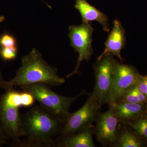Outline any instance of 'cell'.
<instances>
[{
    "label": "cell",
    "mask_w": 147,
    "mask_h": 147,
    "mask_svg": "<svg viewBox=\"0 0 147 147\" xmlns=\"http://www.w3.org/2000/svg\"><path fill=\"white\" fill-rule=\"evenodd\" d=\"M113 106L115 109L119 122L122 124L146 113L147 107L145 104L118 101Z\"/></svg>",
    "instance_id": "4fadbf2b"
},
{
    "label": "cell",
    "mask_w": 147,
    "mask_h": 147,
    "mask_svg": "<svg viewBox=\"0 0 147 147\" xmlns=\"http://www.w3.org/2000/svg\"><path fill=\"white\" fill-rule=\"evenodd\" d=\"M133 86L131 87L130 88L126 91L121 96L118 101H124L131 103L141 104L134 93L133 88Z\"/></svg>",
    "instance_id": "e0dca14e"
},
{
    "label": "cell",
    "mask_w": 147,
    "mask_h": 147,
    "mask_svg": "<svg viewBox=\"0 0 147 147\" xmlns=\"http://www.w3.org/2000/svg\"><path fill=\"white\" fill-rule=\"evenodd\" d=\"M21 88L24 91L31 94L42 107L63 119L70 114L69 108L71 104L79 96L86 94L85 92H82L74 97L63 96L53 92L46 84L39 83Z\"/></svg>",
    "instance_id": "3957f363"
},
{
    "label": "cell",
    "mask_w": 147,
    "mask_h": 147,
    "mask_svg": "<svg viewBox=\"0 0 147 147\" xmlns=\"http://www.w3.org/2000/svg\"><path fill=\"white\" fill-rule=\"evenodd\" d=\"M6 139H7L3 132L2 129L1 123H0V146H2L3 145L8 144L7 141H6Z\"/></svg>",
    "instance_id": "44dd1931"
},
{
    "label": "cell",
    "mask_w": 147,
    "mask_h": 147,
    "mask_svg": "<svg viewBox=\"0 0 147 147\" xmlns=\"http://www.w3.org/2000/svg\"><path fill=\"white\" fill-rule=\"evenodd\" d=\"M65 82V79L58 75L57 69L48 64L39 51L34 48L22 58L21 66L16 76L10 81H5L4 89L38 83L57 87Z\"/></svg>",
    "instance_id": "7a4b0ae2"
},
{
    "label": "cell",
    "mask_w": 147,
    "mask_h": 147,
    "mask_svg": "<svg viewBox=\"0 0 147 147\" xmlns=\"http://www.w3.org/2000/svg\"><path fill=\"white\" fill-rule=\"evenodd\" d=\"M65 119L41 105L33 107L20 115L19 136L25 138L18 146L51 147L56 146L60 136Z\"/></svg>",
    "instance_id": "6da1fadb"
},
{
    "label": "cell",
    "mask_w": 147,
    "mask_h": 147,
    "mask_svg": "<svg viewBox=\"0 0 147 147\" xmlns=\"http://www.w3.org/2000/svg\"><path fill=\"white\" fill-rule=\"evenodd\" d=\"M122 128H118L117 138L114 147H141L144 146L142 140L137 133L129 129L125 125Z\"/></svg>",
    "instance_id": "5bb4252c"
},
{
    "label": "cell",
    "mask_w": 147,
    "mask_h": 147,
    "mask_svg": "<svg viewBox=\"0 0 147 147\" xmlns=\"http://www.w3.org/2000/svg\"><path fill=\"white\" fill-rule=\"evenodd\" d=\"M17 49L16 47H1L0 56L5 61L13 60L17 57Z\"/></svg>",
    "instance_id": "2e32d148"
},
{
    "label": "cell",
    "mask_w": 147,
    "mask_h": 147,
    "mask_svg": "<svg viewBox=\"0 0 147 147\" xmlns=\"http://www.w3.org/2000/svg\"><path fill=\"white\" fill-rule=\"evenodd\" d=\"M5 81L3 79L1 73L0 71V88L4 89L5 85Z\"/></svg>",
    "instance_id": "7402d4cb"
},
{
    "label": "cell",
    "mask_w": 147,
    "mask_h": 147,
    "mask_svg": "<svg viewBox=\"0 0 147 147\" xmlns=\"http://www.w3.org/2000/svg\"><path fill=\"white\" fill-rule=\"evenodd\" d=\"M116 60L111 53L105 54L95 64V84L92 94L100 106L107 103L114 79V67Z\"/></svg>",
    "instance_id": "277c9868"
},
{
    "label": "cell",
    "mask_w": 147,
    "mask_h": 147,
    "mask_svg": "<svg viewBox=\"0 0 147 147\" xmlns=\"http://www.w3.org/2000/svg\"><path fill=\"white\" fill-rule=\"evenodd\" d=\"M69 30L70 45L74 48L75 52L79 53V58L76 68L72 73L67 76V78L79 73V69L81 62L84 60L89 61L90 59L93 54L92 35L94 29L90 23H83L79 26H70Z\"/></svg>",
    "instance_id": "8992f818"
},
{
    "label": "cell",
    "mask_w": 147,
    "mask_h": 147,
    "mask_svg": "<svg viewBox=\"0 0 147 147\" xmlns=\"http://www.w3.org/2000/svg\"><path fill=\"white\" fill-rule=\"evenodd\" d=\"M101 106L91 94L82 108L71 114L65 119L63 128L59 139L66 137L92 125L100 113Z\"/></svg>",
    "instance_id": "5b68a950"
},
{
    "label": "cell",
    "mask_w": 147,
    "mask_h": 147,
    "mask_svg": "<svg viewBox=\"0 0 147 147\" xmlns=\"http://www.w3.org/2000/svg\"><path fill=\"white\" fill-rule=\"evenodd\" d=\"M95 121L94 134L97 141L103 146L114 147L117 138L119 122L114 106H110L108 111L99 113Z\"/></svg>",
    "instance_id": "ba28073f"
},
{
    "label": "cell",
    "mask_w": 147,
    "mask_h": 147,
    "mask_svg": "<svg viewBox=\"0 0 147 147\" xmlns=\"http://www.w3.org/2000/svg\"><path fill=\"white\" fill-rule=\"evenodd\" d=\"M125 30L118 20L113 22V26L105 43L104 51L98 57L97 61L99 60L105 54L110 53L118 57L122 63V58L121 52L124 48L126 42Z\"/></svg>",
    "instance_id": "30bf717a"
},
{
    "label": "cell",
    "mask_w": 147,
    "mask_h": 147,
    "mask_svg": "<svg viewBox=\"0 0 147 147\" xmlns=\"http://www.w3.org/2000/svg\"><path fill=\"white\" fill-rule=\"evenodd\" d=\"M21 97L22 107H30L34 103L35 99L33 96L28 92H21Z\"/></svg>",
    "instance_id": "d6986e66"
},
{
    "label": "cell",
    "mask_w": 147,
    "mask_h": 147,
    "mask_svg": "<svg viewBox=\"0 0 147 147\" xmlns=\"http://www.w3.org/2000/svg\"><path fill=\"white\" fill-rule=\"evenodd\" d=\"M5 17L4 16H0V23L3 22L5 19Z\"/></svg>",
    "instance_id": "603a6c76"
},
{
    "label": "cell",
    "mask_w": 147,
    "mask_h": 147,
    "mask_svg": "<svg viewBox=\"0 0 147 147\" xmlns=\"http://www.w3.org/2000/svg\"><path fill=\"white\" fill-rule=\"evenodd\" d=\"M146 113H147V110H146Z\"/></svg>",
    "instance_id": "cb8c5ba5"
},
{
    "label": "cell",
    "mask_w": 147,
    "mask_h": 147,
    "mask_svg": "<svg viewBox=\"0 0 147 147\" xmlns=\"http://www.w3.org/2000/svg\"><path fill=\"white\" fill-rule=\"evenodd\" d=\"M94 129L93 125H91L76 133L61 138L57 146L63 147H95L92 139Z\"/></svg>",
    "instance_id": "8fae6325"
},
{
    "label": "cell",
    "mask_w": 147,
    "mask_h": 147,
    "mask_svg": "<svg viewBox=\"0 0 147 147\" xmlns=\"http://www.w3.org/2000/svg\"><path fill=\"white\" fill-rule=\"evenodd\" d=\"M74 7L81 14L83 23L88 24L91 21H96L102 25L103 30L108 32L110 31L108 16L91 5L86 0H76Z\"/></svg>",
    "instance_id": "7c38bea8"
},
{
    "label": "cell",
    "mask_w": 147,
    "mask_h": 147,
    "mask_svg": "<svg viewBox=\"0 0 147 147\" xmlns=\"http://www.w3.org/2000/svg\"><path fill=\"white\" fill-rule=\"evenodd\" d=\"M137 86L138 89L147 99V75H140Z\"/></svg>",
    "instance_id": "ffe728a7"
},
{
    "label": "cell",
    "mask_w": 147,
    "mask_h": 147,
    "mask_svg": "<svg viewBox=\"0 0 147 147\" xmlns=\"http://www.w3.org/2000/svg\"><path fill=\"white\" fill-rule=\"evenodd\" d=\"M16 41L14 37L9 34L5 33L0 36L1 47H16Z\"/></svg>",
    "instance_id": "ac0fdd59"
},
{
    "label": "cell",
    "mask_w": 147,
    "mask_h": 147,
    "mask_svg": "<svg viewBox=\"0 0 147 147\" xmlns=\"http://www.w3.org/2000/svg\"><path fill=\"white\" fill-rule=\"evenodd\" d=\"M20 107L9 103L3 98H0V123L6 139L12 140L18 145L21 140L19 136Z\"/></svg>",
    "instance_id": "9c48e42d"
},
{
    "label": "cell",
    "mask_w": 147,
    "mask_h": 147,
    "mask_svg": "<svg viewBox=\"0 0 147 147\" xmlns=\"http://www.w3.org/2000/svg\"><path fill=\"white\" fill-rule=\"evenodd\" d=\"M140 76L134 67L116 61L114 82L107 103L110 106L115 105L126 91L137 85Z\"/></svg>",
    "instance_id": "52a82bcc"
},
{
    "label": "cell",
    "mask_w": 147,
    "mask_h": 147,
    "mask_svg": "<svg viewBox=\"0 0 147 147\" xmlns=\"http://www.w3.org/2000/svg\"><path fill=\"white\" fill-rule=\"evenodd\" d=\"M123 124L131 127L139 137L147 139V115L145 113Z\"/></svg>",
    "instance_id": "9a60e30c"
}]
</instances>
